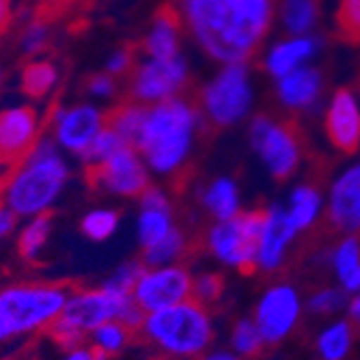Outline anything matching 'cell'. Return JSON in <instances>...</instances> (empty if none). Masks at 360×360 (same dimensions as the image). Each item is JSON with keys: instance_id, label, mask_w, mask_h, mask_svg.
<instances>
[{"instance_id": "11", "label": "cell", "mask_w": 360, "mask_h": 360, "mask_svg": "<svg viewBox=\"0 0 360 360\" xmlns=\"http://www.w3.org/2000/svg\"><path fill=\"white\" fill-rule=\"evenodd\" d=\"M86 179L91 188H106L110 192L125 194V196L143 194L149 184L143 162L129 147H123L121 151H117L104 162L91 165Z\"/></svg>"}, {"instance_id": "23", "label": "cell", "mask_w": 360, "mask_h": 360, "mask_svg": "<svg viewBox=\"0 0 360 360\" xmlns=\"http://www.w3.org/2000/svg\"><path fill=\"white\" fill-rule=\"evenodd\" d=\"M319 18V0H281V22L291 37L309 35Z\"/></svg>"}, {"instance_id": "14", "label": "cell", "mask_w": 360, "mask_h": 360, "mask_svg": "<svg viewBox=\"0 0 360 360\" xmlns=\"http://www.w3.org/2000/svg\"><path fill=\"white\" fill-rule=\"evenodd\" d=\"M192 298V278L184 268L145 272L134 289V300L143 311H160Z\"/></svg>"}, {"instance_id": "38", "label": "cell", "mask_w": 360, "mask_h": 360, "mask_svg": "<svg viewBox=\"0 0 360 360\" xmlns=\"http://www.w3.org/2000/svg\"><path fill=\"white\" fill-rule=\"evenodd\" d=\"M343 304H345V296H343V291H339V289H321L309 300V309L313 313H319V315L335 313Z\"/></svg>"}, {"instance_id": "19", "label": "cell", "mask_w": 360, "mask_h": 360, "mask_svg": "<svg viewBox=\"0 0 360 360\" xmlns=\"http://www.w3.org/2000/svg\"><path fill=\"white\" fill-rule=\"evenodd\" d=\"M278 100L291 108V110H309L317 104L321 95V74L315 68H302L293 70L291 74L278 78L276 84Z\"/></svg>"}, {"instance_id": "15", "label": "cell", "mask_w": 360, "mask_h": 360, "mask_svg": "<svg viewBox=\"0 0 360 360\" xmlns=\"http://www.w3.org/2000/svg\"><path fill=\"white\" fill-rule=\"evenodd\" d=\"M326 134L343 153L360 149V104L349 89H339L326 108Z\"/></svg>"}, {"instance_id": "28", "label": "cell", "mask_w": 360, "mask_h": 360, "mask_svg": "<svg viewBox=\"0 0 360 360\" xmlns=\"http://www.w3.org/2000/svg\"><path fill=\"white\" fill-rule=\"evenodd\" d=\"M352 345V323L337 321L328 326L317 339V349L323 360H343Z\"/></svg>"}, {"instance_id": "17", "label": "cell", "mask_w": 360, "mask_h": 360, "mask_svg": "<svg viewBox=\"0 0 360 360\" xmlns=\"http://www.w3.org/2000/svg\"><path fill=\"white\" fill-rule=\"evenodd\" d=\"M328 218L345 233L360 231V165L349 167L335 179L328 199Z\"/></svg>"}, {"instance_id": "5", "label": "cell", "mask_w": 360, "mask_h": 360, "mask_svg": "<svg viewBox=\"0 0 360 360\" xmlns=\"http://www.w3.org/2000/svg\"><path fill=\"white\" fill-rule=\"evenodd\" d=\"M72 283L20 285L0 291V339L26 333L54 319L68 300Z\"/></svg>"}, {"instance_id": "31", "label": "cell", "mask_w": 360, "mask_h": 360, "mask_svg": "<svg viewBox=\"0 0 360 360\" xmlns=\"http://www.w3.org/2000/svg\"><path fill=\"white\" fill-rule=\"evenodd\" d=\"M123 147H127V143L115 132V129L104 127V129H100V134L91 141V145L82 151V158L89 160L91 165H97V162L108 160L110 155H115Z\"/></svg>"}, {"instance_id": "45", "label": "cell", "mask_w": 360, "mask_h": 360, "mask_svg": "<svg viewBox=\"0 0 360 360\" xmlns=\"http://www.w3.org/2000/svg\"><path fill=\"white\" fill-rule=\"evenodd\" d=\"M349 317H352L354 323L360 326V291L356 293V296L352 298V302H349Z\"/></svg>"}, {"instance_id": "13", "label": "cell", "mask_w": 360, "mask_h": 360, "mask_svg": "<svg viewBox=\"0 0 360 360\" xmlns=\"http://www.w3.org/2000/svg\"><path fill=\"white\" fill-rule=\"evenodd\" d=\"M300 317V298L298 291L289 285L272 287L261 298L255 315V323L264 337V343H278L285 339Z\"/></svg>"}, {"instance_id": "6", "label": "cell", "mask_w": 360, "mask_h": 360, "mask_svg": "<svg viewBox=\"0 0 360 360\" xmlns=\"http://www.w3.org/2000/svg\"><path fill=\"white\" fill-rule=\"evenodd\" d=\"M266 212L252 210L233 216L231 220H222L210 231L212 252L242 272H252L257 268V246L264 229Z\"/></svg>"}, {"instance_id": "27", "label": "cell", "mask_w": 360, "mask_h": 360, "mask_svg": "<svg viewBox=\"0 0 360 360\" xmlns=\"http://www.w3.org/2000/svg\"><path fill=\"white\" fill-rule=\"evenodd\" d=\"M145 117H147V108H141L136 104H123V106L110 110L104 117V121H106V127L115 129V132L127 145L136 147V141H139V134H141V127H143Z\"/></svg>"}, {"instance_id": "2", "label": "cell", "mask_w": 360, "mask_h": 360, "mask_svg": "<svg viewBox=\"0 0 360 360\" xmlns=\"http://www.w3.org/2000/svg\"><path fill=\"white\" fill-rule=\"evenodd\" d=\"M199 115L184 100L160 102L143 121L136 147L145 153L149 167L158 173L177 171L190 155Z\"/></svg>"}, {"instance_id": "36", "label": "cell", "mask_w": 360, "mask_h": 360, "mask_svg": "<svg viewBox=\"0 0 360 360\" xmlns=\"http://www.w3.org/2000/svg\"><path fill=\"white\" fill-rule=\"evenodd\" d=\"M119 222V214L117 212H93L82 220V231L84 236H89L95 242L106 240Z\"/></svg>"}, {"instance_id": "3", "label": "cell", "mask_w": 360, "mask_h": 360, "mask_svg": "<svg viewBox=\"0 0 360 360\" xmlns=\"http://www.w3.org/2000/svg\"><path fill=\"white\" fill-rule=\"evenodd\" d=\"M143 341L175 356H196L212 341V321L199 300L153 311L143 323Z\"/></svg>"}, {"instance_id": "43", "label": "cell", "mask_w": 360, "mask_h": 360, "mask_svg": "<svg viewBox=\"0 0 360 360\" xmlns=\"http://www.w3.org/2000/svg\"><path fill=\"white\" fill-rule=\"evenodd\" d=\"M129 60H132V56H129V52H117L110 60H108V70L112 74H121L129 68Z\"/></svg>"}, {"instance_id": "34", "label": "cell", "mask_w": 360, "mask_h": 360, "mask_svg": "<svg viewBox=\"0 0 360 360\" xmlns=\"http://www.w3.org/2000/svg\"><path fill=\"white\" fill-rule=\"evenodd\" d=\"M145 266L143 264H136V261H132V264H125L123 268H119L110 281L104 285V289L112 291V293H119V296H134V289L139 285V281L143 278L145 274Z\"/></svg>"}, {"instance_id": "46", "label": "cell", "mask_w": 360, "mask_h": 360, "mask_svg": "<svg viewBox=\"0 0 360 360\" xmlns=\"http://www.w3.org/2000/svg\"><path fill=\"white\" fill-rule=\"evenodd\" d=\"M203 360H238V358H236V356H231V354H226V352H222V354L207 356V358H203Z\"/></svg>"}, {"instance_id": "24", "label": "cell", "mask_w": 360, "mask_h": 360, "mask_svg": "<svg viewBox=\"0 0 360 360\" xmlns=\"http://www.w3.org/2000/svg\"><path fill=\"white\" fill-rule=\"evenodd\" d=\"M333 266L341 281V287L349 293L360 291V242L345 238L333 252Z\"/></svg>"}, {"instance_id": "12", "label": "cell", "mask_w": 360, "mask_h": 360, "mask_svg": "<svg viewBox=\"0 0 360 360\" xmlns=\"http://www.w3.org/2000/svg\"><path fill=\"white\" fill-rule=\"evenodd\" d=\"M188 78L181 56L149 58L143 63L132 80V95L139 102H165L173 97Z\"/></svg>"}, {"instance_id": "48", "label": "cell", "mask_w": 360, "mask_h": 360, "mask_svg": "<svg viewBox=\"0 0 360 360\" xmlns=\"http://www.w3.org/2000/svg\"><path fill=\"white\" fill-rule=\"evenodd\" d=\"M9 360H22V358H20V356H15V358H9Z\"/></svg>"}, {"instance_id": "47", "label": "cell", "mask_w": 360, "mask_h": 360, "mask_svg": "<svg viewBox=\"0 0 360 360\" xmlns=\"http://www.w3.org/2000/svg\"><path fill=\"white\" fill-rule=\"evenodd\" d=\"M0 169H3V165H0ZM13 175L11 173H0V190H3L7 184H9V179H11Z\"/></svg>"}, {"instance_id": "18", "label": "cell", "mask_w": 360, "mask_h": 360, "mask_svg": "<svg viewBox=\"0 0 360 360\" xmlns=\"http://www.w3.org/2000/svg\"><path fill=\"white\" fill-rule=\"evenodd\" d=\"M100 129H102L100 110H95L93 106H76L58 119L56 136L68 149L82 153L91 145V141L100 134Z\"/></svg>"}, {"instance_id": "21", "label": "cell", "mask_w": 360, "mask_h": 360, "mask_svg": "<svg viewBox=\"0 0 360 360\" xmlns=\"http://www.w3.org/2000/svg\"><path fill=\"white\" fill-rule=\"evenodd\" d=\"M143 214L139 220V238L145 248L160 242L171 231V205L167 196L155 188H147L143 194Z\"/></svg>"}, {"instance_id": "41", "label": "cell", "mask_w": 360, "mask_h": 360, "mask_svg": "<svg viewBox=\"0 0 360 360\" xmlns=\"http://www.w3.org/2000/svg\"><path fill=\"white\" fill-rule=\"evenodd\" d=\"M112 89H115V84H112V80H110L108 76H95V78H91V82H89V91H91L93 95H100V97L110 95Z\"/></svg>"}, {"instance_id": "10", "label": "cell", "mask_w": 360, "mask_h": 360, "mask_svg": "<svg viewBox=\"0 0 360 360\" xmlns=\"http://www.w3.org/2000/svg\"><path fill=\"white\" fill-rule=\"evenodd\" d=\"M132 298L134 296H119V293H112L108 289L80 293V296L65 304L54 319L68 326V328L86 333L91 328H100L102 323L110 319H119V315L125 311Z\"/></svg>"}, {"instance_id": "33", "label": "cell", "mask_w": 360, "mask_h": 360, "mask_svg": "<svg viewBox=\"0 0 360 360\" xmlns=\"http://www.w3.org/2000/svg\"><path fill=\"white\" fill-rule=\"evenodd\" d=\"M339 35L352 44L360 41V0H341L337 9Z\"/></svg>"}, {"instance_id": "16", "label": "cell", "mask_w": 360, "mask_h": 360, "mask_svg": "<svg viewBox=\"0 0 360 360\" xmlns=\"http://www.w3.org/2000/svg\"><path fill=\"white\" fill-rule=\"evenodd\" d=\"M298 229L293 226L289 214L281 205H272L266 212L264 229H261V238L257 246V266L261 270H276L283 259L289 242L296 238Z\"/></svg>"}, {"instance_id": "39", "label": "cell", "mask_w": 360, "mask_h": 360, "mask_svg": "<svg viewBox=\"0 0 360 360\" xmlns=\"http://www.w3.org/2000/svg\"><path fill=\"white\" fill-rule=\"evenodd\" d=\"M224 289V283L218 274H205L196 283H192V298L203 302H214L216 298H220V293Z\"/></svg>"}, {"instance_id": "26", "label": "cell", "mask_w": 360, "mask_h": 360, "mask_svg": "<svg viewBox=\"0 0 360 360\" xmlns=\"http://www.w3.org/2000/svg\"><path fill=\"white\" fill-rule=\"evenodd\" d=\"M203 201H205V207L222 222V220H231L233 216L240 214V196H238V186L231 181V179H216L205 196H203Z\"/></svg>"}, {"instance_id": "42", "label": "cell", "mask_w": 360, "mask_h": 360, "mask_svg": "<svg viewBox=\"0 0 360 360\" xmlns=\"http://www.w3.org/2000/svg\"><path fill=\"white\" fill-rule=\"evenodd\" d=\"M106 358H108V354L104 349L93 345L91 349H74V354L68 360H106Z\"/></svg>"}, {"instance_id": "9", "label": "cell", "mask_w": 360, "mask_h": 360, "mask_svg": "<svg viewBox=\"0 0 360 360\" xmlns=\"http://www.w3.org/2000/svg\"><path fill=\"white\" fill-rule=\"evenodd\" d=\"M37 136V112L22 106L0 112V165L13 175L26 165Z\"/></svg>"}, {"instance_id": "32", "label": "cell", "mask_w": 360, "mask_h": 360, "mask_svg": "<svg viewBox=\"0 0 360 360\" xmlns=\"http://www.w3.org/2000/svg\"><path fill=\"white\" fill-rule=\"evenodd\" d=\"M184 244H186L184 236L177 231V229H171V231L165 238H162L160 242H155L153 246L145 248V264H149V266L167 264V261H171L177 255H181Z\"/></svg>"}, {"instance_id": "29", "label": "cell", "mask_w": 360, "mask_h": 360, "mask_svg": "<svg viewBox=\"0 0 360 360\" xmlns=\"http://www.w3.org/2000/svg\"><path fill=\"white\" fill-rule=\"evenodd\" d=\"M56 82V70L50 63H30L22 72V91L28 97H44Z\"/></svg>"}, {"instance_id": "30", "label": "cell", "mask_w": 360, "mask_h": 360, "mask_svg": "<svg viewBox=\"0 0 360 360\" xmlns=\"http://www.w3.org/2000/svg\"><path fill=\"white\" fill-rule=\"evenodd\" d=\"M50 222H52V214L41 212L24 229L20 236V244H18L22 259H32L39 255V250L44 248V244L48 240V233H50Z\"/></svg>"}, {"instance_id": "7", "label": "cell", "mask_w": 360, "mask_h": 360, "mask_svg": "<svg viewBox=\"0 0 360 360\" xmlns=\"http://www.w3.org/2000/svg\"><path fill=\"white\" fill-rule=\"evenodd\" d=\"M252 104L250 76L244 63L224 65V70L203 89V108L218 127L242 121Z\"/></svg>"}, {"instance_id": "20", "label": "cell", "mask_w": 360, "mask_h": 360, "mask_svg": "<svg viewBox=\"0 0 360 360\" xmlns=\"http://www.w3.org/2000/svg\"><path fill=\"white\" fill-rule=\"evenodd\" d=\"M317 48H319V41L309 35L283 39L270 48V52L266 54V60H264V68L274 80H278V78L291 74L293 70L302 68L309 58H313L317 54Z\"/></svg>"}, {"instance_id": "8", "label": "cell", "mask_w": 360, "mask_h": 360, "mask_svg": "<svg viewBox=\"0 0 360 360\" xmlns=\"http://www.w3.org/2000/svg\"><path fill=\"white\" fill-rule=\"evenodd\" d=\"M250 143L276 179H287L300 165V141L289 123L257 117L250 125Z\"/></svg>"}, {"instance_id": "44", "label": "cell", "mask_w": 360, "mask_h": 360, "mask_svg": "<svg viewBox=\"0 0 360 360\" xmlns=\"http://www.w3.org/2000/svg\"><path fill=\"white\" fill-rule=\"evenodd\" d=\"M11 22V7H9V0H0V35L7 30Z\"/></svg>"}, {"instance_id": "37", "label": "cell", "mask_w": 360, "mask_h": 360, "mask_svg": "<svg viewBox=\"0 0 360 360\" xmlns=\"http://www.w3.org/2000/svg\"><path fill=\"white\" fill-rule=\"evenodd\" d=\"M129 341V333L123 328L121 323H102L100 328H95V345L104 349L108 356L117 354L125 343Z\"/></svg>"}, {"instance_id": "1", "label": "cell", "mask_w": 360, "mask_h": 360, "mask_svg": "<svg viewBox=\"0 0 360 360\" xmlns=\"http://www.w3.org/2000/svg\"><path fill=\"white\" fill-rule=\"evenodd\" d=\"M184 13L199 46L231 65L244 63L264 41L274 0H184Z\"/></svg>"}, {"instance_id": "25", "label": "cell", "mask_w": 360, "mask_h": 360, "mask_svg": "<svg viewBox=\"0 0 360 360\" xmlns=\"http://www.w3.org/2000/svg\"><path fill=\"white\" fill-rule=\"evenodd\" d=\"M321 212V194L313 186H298L289 196V218L298 231L313 226Z\"/></svg>"}, {"instance_id": "4", "label": "cell", "mask_w": 360, "mask_h": 360, "mask_svg": "<svg viewBox=\"0 0 360 360\" xmlns=\"http://www.w3.org/2000/svg\"><path fill=\"white\" fill-rule=\"evenodd\" d=\"M68 177L63 160L56 155L52 143L41 141L32 149L26 167H22L3 188L7 205L13 214L44 212L54 199Z\"/></svg>"}, {"instance_id": "22", "label": "cell", "mask_w": 360, "mask_h": 360, "mask_svg": "<svg viewBox=\"0 0 360 360\" xmlns=\"http://www.w3.org/2000/svg\"><path fill=\"white\" fill-rule=\"evenodd\" d=\"M179 13L173 5L160 7L155 20L147 32L145 52L151 58H173L179 56Z\"/></svg>"}, {"instance_id": "40", "label": "cell", "mask_w": 360, "mask_h": 360, "mask_svg": "<svg viewBox=\"0 0 360 360\" xmlns=\"http://www.w3.org/2000/svg\"><path fill=\"white\" fill-rule=\"evenodd\" d=\"M46 44V28L41 22H35L26 32H24V39H22V46L28 54L32 52H39Z\"/></svg>"}, {"instance_id": "35", "label": "cell", "mask_w": 360, "mask_h": 360, "mask_svg": "<svg viewBox=\"0 0 360 360\" xmlns=\"http://www.w3.org/2000/svg\"><path fill=\"white\" fill-rule=\"evenodd\" d=\"M233 347L242 356H255L261 347H264V337H261L257 323L252 319H242V321L236 323Z\"/></svg>"}]
</instances>
